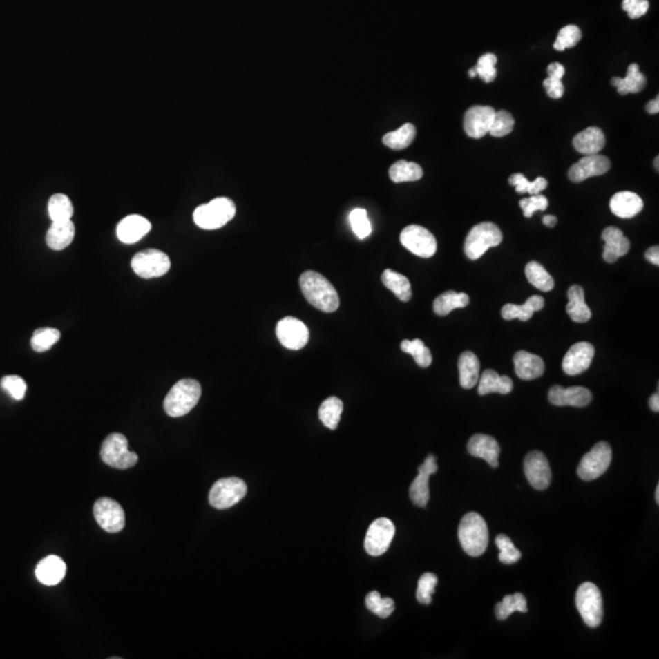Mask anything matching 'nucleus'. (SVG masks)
Segmentation results:
<instances>
[{"instance_id": "obj_1", "label": "nucleus", "mask_w": 659, "mask_h": 659, "mask_svg": "<svg viewBox=\"0 0 659 659\" xmlns=\"http://www.w3.org/2000/svg\"><path fill=\"white\" fill-rule=\"evenodd\" d=\"M299 286L308 303L321 312L334 313L340 307L338 293L319 272H303L299 278Z\"/></svg>"}, {"instance_id": "obj_2", "label": "nucleus", "mask_w": 659, "mask_h": 659, "mask_svg": "<svg viewBox=\"0 0 659 659\" xmlns=\"http://www.w3.org/2000/svg\"><path fill=\"white\" fill-rule=\"evenodd\" d=\"M458 537L466 555L480 557L488 546V528L480 514L470 512L461 519L458 528Z\"/></svg>"}, {"instance_id": "obj_3", "label": "nucleus", "mask_w": 659, "mask_h": 659, "mask_svg": "<svg viewBox=\"0 0 659 659\" xmlns=\"http://www.w3.org/2000/svg\"><path fill=\"white\" fill-rule=\"evenodd\" d=\"M202 396V386L197 380L183 379L176 382L164 401V409L170 417L180 418L197 405Z\"/></svg>"}, {"instance_id": "obj_4", "label": "nucleus", "mask_w": 659, "mask_h": 659, "mask_svg": "<svg viewBox=\"0 0 659 659\" xmlns=\"http://www.w3.org/2000/svg\"><path fill=\"white\" fill-rule=\"evenodd\" d=\"M236 215V205L231 199L220 197L194 210L195 225L204 230H216L225 226Z\"/></svg>"}, {"instance_id": "obj_5", "label": "nucleus", "mask_w": 659, "mask_h": 659, "mask_svg": "<svg viewBox=\"0 0 659 659\" xmlns=\"http://www.w3.org/2000/svg\"><path fill=\"white\" fill-rule=\"evenodd\" d=\"M502 238V232L493 222H481L474 226L466 236V256L470 260H477L492 247L499 246Z\"/></svg>"}, {"instance_id": "obj_6", "label": "nucleus", "mask_w": 659, "mask_h": 659, "mask_svg": "<svg viewBox=\"0 0 659 659\" xmlns=\"http://www.w3.org/2000/svg\"><path fill=\"white\" fill-rule=\"evenodd\" d=\"M576 608L587 627L597 628L603 619V601L600 589L592 582H584L577 589Z\"/></svg>"}, {"instance_id": "obj_7", "label": "nucleus", "mask_w": 659, "mask_h": 659, "mask_svg": "<svg viewBox=\"0 0 659 659\" xmlns=\"http://www.w3.org/2000/svg\"><path fill=\"white\" fill-rule=\"evenodd\" d=\"M100 457L105 464L116 469H128L138 461V455L128 450V442L122 434H111L104 439Z\"/></svg>"}, {"instance_id": "obj_8", "label": "nucleus", "mask_w": 659, "mask_h": 659, "mask_svg": "<svg viewBox=\"0 0 659 659\" xmlns=\"http://www.w3.org/2000/svg\"><path fill=\"white\" fill-rule=\"evenodd\" d=\"M612 461V448L607 442H598L586 453L577 466V475L584 481L596 480L603 475Z\"/></svg>"}, {"instance_id": "obj_9", "label": "nucleus", "mask_w": 659, "mask_h": 659, "mask_svg": "<svg viewBox=\"0 0 659 659\" xmlns=\"http://www.w3.org/2000/svg\"><path fill=\"white\" fill-rule=\"evenodd\" d=\"M247 493L246 482L238 477H225L215 482L209 492V503L216 509H227L242 501Z\"/></svg>"}, {"instance_id": "obj_10", "label": "nucleus", "mask_w": 659, "mask_h": 659, "mask_svg": "<svg viewBox=\"0 0 659 659\" xmlns=\"http://www.w3.org/2000/svg\"><path fill=\"white\" fill-rule=\"evenodd\" d=\"M132 270L142 278H154L164 276L171 267L168 254L157 249L140 251L132 258Z\"/></svg>"}, {"instance_id": "obj_11", "label": "nucleus", "mask_w": 659, "mask_h": 659, "mask_svg": "<svg viewBox=\"0 0 659 659\" xmlns=\"http://www.w3.org/2000/svg\"><path fill=\"white\" fill-rule=\"evenodd\" d=\"M401 243L420 258H431L437 251L434 236L423 226L409 225L401 232Z\"/></svg>"}, {"instance_id": "obj_12", "label": "nucleus", "mask_w": 659, "mask_h": 659, "mask_svg": "<svg viewBox=\"0 0 659 659\" xmlns=\"http://www.w3.org/2000/svg\"><path fill=\"white\" fill-rule=\"evenodd\" d=\"M396 534L394 524L388 518H379L367 528L364 547L369 555L379 557L388 551Z\"/></svg>"}, {"instance_id": "obj_13", "label": "nucleus", "mask_w": 659, "mask_h": 659, "mask_svg": "<svg viewBox=\"0 0 659 659\" xmlns=\"http://www.w3.org/2000/svg\"><path fill=\"white\" fill-rule=\"evenodd\" d=\"M276 336L283 347L292 351H298L308 343L309 330L303 321L287 316L278 321Z\"/></svg>"}, {"instance_id": "obj_14", "label": "nucleus", "mask_w": 659, "mask_h": 659, "mask_svg": "<svg viewBox=\"0 0 659 659\" xmlns=\"http://www.w3.org/2000/svg\"><path fill=\"white\" fill-rule=\"evenodd\" d=\"M93 512L97 523L105 531L115 534L125 528V512L114 499L99 498L95 502Z\"/></svg>"}, {"instance_id": "obj_15", "label": "nucleus", "mask_w": 659, "mask_h": 659, "mask_svg": "<svg viewBox=\"0 0 659 659\" xmlns=\"http://www.w3.org/2000/svg\"><path fill=\"white\" fill-rule=\"evenodd\" d=\"M524 471L528 481L535 490L544 491L549 486L552 472L549 468L548 459L542 452L534 450L525 457Z\"/></svg>"}, {"instance_id": "obj_16", "label": "nucleus", "mask_w": 659, "mask_h": 659, "mask_svg": "<svg viewBox=\"0 0 659 659\" xmlns=\"http://www.w3.org/2000/svg\"><path fill=\"white\" fill-rule=\"evenodd\" d=\"M437 469L439 468L436 463V457L432 455H428L424 464L419 466L418 476L415 477V480L409 488L410 499L417 507L424 508L429 503V479L430 476L437 471Z\"/></svg>"}, {"instance_id": "obj_17", "label": "nucleus", "mask_w": 659, "mask_h": 659, "mask_svg": "<svg viewBox=\"0 0 659 659\" xmlns=\"http://www.w3.org/2000/svg\"><path fill=\"white\" fill-rule=\"evenodd\" d=\"M609 169H611V162L607 157L600 155V154L585 155L569 169L568 176L573 182L579 183L585 181L587 178L604 175L609 171Z\"/></svg>"}, {"instance_id": "obj_18", "label": "nucleus", "mask_w": 659, "mask_h": 659, "mask_svg": "<svg viewBox=\"0 0 659 659\" xmlns=\"http://www.w3.org/2000/svg\"><path fill=\"white\" fill-rule=\"evenodd\" d=\"M595 356V347L589 342H579L571 345L563 359V372L566 375L575 376L586 372L591 365Z\"/></svg>"}, {"instance_id": "obj_19", "label": "nucleus", "mask_w": 659, "mask_h": 659, "mask_svg": "<svg viewBox=\"0 0 659 659\" xmlns=\"http://www.w3.org/2000/svg\"><path fill=\"white\" fill-rule=\"evenodd\" d=\"M496 110L491 106L475 105L468 110L464 116V130L471 138H482L486 136L491 128L492 121Z\"/></svg>"}, {"instance_id": "obj_20", "label": "nucleus", "mask_w": 659, "mask_h": 659, "mask_svg": "<svg viewBox=\"0 0 659 659\" xmlns=\"http://www.w3.org/2000/svg\"><path fill=\"white\" fill-rule=\"evenodd\" d=\"M548 401L557 407H586L592 401L590 390L581 386L564 388L562 386H553L549 390Z\"/></svg>"}, {"instance_id": "obj_21", "label": "nucleus", "mask_w": 659, "mask_h": 659, "mask_svg": "<svg viewBox=\"0 0 659 659\" xmlns=\"http://www.w3.org/2000/svg\"><path fill=\"white\" fill-rule=\"evenodd\" d=\"M468 452L472 457L486 461L492 468H497L499 466L498 458L501 453V447L492 436L482 434H474L468 442Z\"/></svg>"}, {"instance_id": "obj_22", "label": "nucleus", "mask_w": 659, "mask_h": 659, "mask_svg": "<svg viewBox=\"0 0 659 659\" xmlns=\"http://www.w3.org/2000/svg\"><path fill=\"white\" fill-rule=\"evenodd\" d=\"M152 229V224L149 220L143 218L141 215H128L125 219L121 220L116 229L117 238L122 243L132 245L142 240Z\"/></svg>"}, {"instance_id": "obj_23", "label": "nucleus", "mask_w": 659, "mask_h": 659, "mask_svg": "<svg viewBox=\"0 0 659 659\" xmlns=\"http://www.w3.org/2000/svg\"><path fill=\"white\" fill-rule=\"evenodd\" d=\"M602 240L604 242L602 256L609 264L617 262L620 256L628 254L630 249V241L618 227L609 226L607 229H604L602 232Z\"/></svg>"}, {"instance_id": "obj_24", "label": "nucleus", "mask_w": 659, "mask_h": 659, "mask_svg": "<svg viewBox=\"0 0 659 659\" xmlns=\"http://www.w3.org/2000/svg\"><path fill=\"white\" fill-rule=\"evenodd\" d=\"M66 574V564L58 555H48L36 568V577L46 586H55L63 581Z\"/></svg>"}, {"instance_id": "obj_25", "label": "nucleus", "mask_w": 659, "mask_h": 659, "mask_svg": "<svg viewBox=\"0 0 659 659\" xmlns=\"http://www.w3.org/2000/svg\"><path fill=\"white\" fill-rule=\"evenodd\" d=\"M609 207L613 214L618 218L630 219L644 209V200L633 192L622 191L613 195Z\"/></svg>"}, {"instance_id": "obj_26", "label": "nucleus", "mask_w": 659, "mask_h": 659, "mask_svg": "<svg viewBox=\"0 0 659 659\" xmlns=\"http://www.w3.org/2000/svg\"><path fill=\"white\" fill-rule=\"evenodd\" d=\"M514 367H515L517 376L526 381L542 376L544 372V363L542 358L526 351H519L515 353Z\"/></svg>"}, {"instance_id": "obj_27", "label": "nucleus", "mask_w": 659, "mask_h": 659, "mask_svg": "<svg viewBox=\"0 0 659 659\" xmlns=\"http://www.w3.org/2000/svg\"><path fill=\"white\" fill-rule=\"evenodd\" d=\"M573 144L576 152L584 155H593L601 152L606 146V136L601 128L589 127L574 137Z\"/></svg>"}, {"instance_id": "obj_28", "label": "nucleus", "mask_w": 659, "mask_h": 659, "mask_svg": "<svg viewBox=\"0 0 659 659\" xmlns=\"http://www.w3.org/2000/svg\"><path fill=\"white\" fill-rule=\"evenodd\" d=\"M75 238V225L71 220L54 221L48 230L46 241L52 251H63Z\"/></svg>"}, {"instance_id": "obj_29", "label": "nucleus", "mask_w": 659, "mask_h": 659, "mask_svg": "<svg viewBox=\"0 0 659 659\" xmlns=\"http://www.w3.org/2000/svg\"><path fill=\"white\" fill-rule=\"evenodd\" d=\"M459 382L466 390L475 388L480 379V361L472 352H464L458 359Z\"/></svg>"}, {"instance_id": "obj_30", "label": "nucleus", "mask_w": 659, "mask_h": 659, "mask_svg": "<svg viewBox=\"0 0 659 659\" xmlns=\"http://www.w3.org/2000/svg\"><path fill=\"white\" fill-rule=\"evenodd\" d=\"M513 381L512 379L506 375H499L497 372L487 369L482 372L479 382V388L477 392L480 396L490 394V393H501V394H508L512 392Z\"/></svg>"}, {"instance_id": "obj_31", "label": "nucleus", "mask_w": 659, "mask_h": 659, "mask_svg": "<svg viewBox=\"0 0 659 659\" xmlns=\"http://www.w3.org/2000/svg\"><path fill=\"white\" fill-rule=\"evenodd\" d=\"M568 305H566V314L571 316V319L574 323H586L591 319L592 313L589 305L585 302V293L584 289L577 285H574L569 288L568 291Z\"/></svg>"}, {"instance_id": "obj_32", "label": "nucleus", "mask_w": 659, "mask_h": 659, "mask_svg": "<svg viewBox=\"0 0 659 659\" xmlns=\"http://www.w3.org/2000/svg\"><path fill=\"white\" fill-rule=\"evenodd\" d=\"M544 307V299L541 296H531L530 298L522 304H506L502 308V318L504 320L519 319L522 321H528L535 312H539Z\"/></svg>"}, {"instance_id": "obj_33", "label": "nucleus", "mask_w": 659, "mask_h": 659, "mask_svg": "<svg viewBox=\"0 0 659 659\" xmlns=\"http://www.w3.org/2000/svg\"><path fill=\"white\" fill-rule=\"evenodd\" d=\"M646 77L642 73H640L638 64H631L628 68V73L624 79L613 77L612 84L618 89L619 95H625L628 93H638L646 86Z\"/></svg>"}, {"instance_id": "obj_34", "label": "nucleus", "mask_w": 659, "mask_h": 659, "mask_svg": "<svg viewBox=\"0 0 659 659\" xmlns=\"http://www.w3.org/2000/svg\"><path fill=\"white\" fill-rule=\"evenodd\" d=\"M469 303L470 298L466 293L446 291L434 299V312L439 316H445L455 309L466 308Z\"/></svg>"}, {"instance_id": "obj_35", "label": "nucleus", "mask_w": 659, "mask_h": 659, "mask_svg": "<svg viewBox=\"0 0 659 659\" xmlns=\"http://www.w3.org/2000/svg\"><path fill=\"white\" fill-rule=\"evenodd\" d=\"M382 283L385 287L394 293V296L402 302H408L412 298V286L410 281L399 272L393 271L391 269L385 270L382 274Z\"/></svg>"}, {"instance_id": "obj_36", "label": "nucleus", "mask_w": 659, "mask_h": 659, "mask_svg": "<svg viewBox=\"0 0 659 659\" xmlns=\"http://www.w3.org/2000/svg\"><path fill=\"white\" fill-rule=\"evenodd\" d=\"M390 178L394 183L414 182L423 178V168L417 162L398 160L390 168Z\"/></svg>"}, {"instance_id": "obj_37", "label": "nucleus", "mask_w": 659, "mask_h": 659, "mask_svg": "<svg viewBox=\"0 0 659 659\" xmlns=\"http://www.w3.org/2000/svg\"><path fill=\"white\" fill-rule=\"evenodd\" d=\"M415 136H417V128L413 124L408 122V124H404L402 127H399L396 131L386 133L382 138V142L385 146L391 148L393 151H402L413 143Z\"/></svg>"}, {"instance_id": "obj_38", "label": "nucleus", "mask_w": 659, "mask_h": 659, "mask_svg": "<svg viewBox=\"0 0 659 659\" xmlns=\"http://www.w3.org/2000/svg\"><path fill=\"white\" fill-rule=\"evenodd\" d=\"M525 276L528 283L542 292H549L555 287V280L539 262H528L525 267Z\"/></svg>"}, {"instance_id": "obj_39", "label": "nucleus", "mask_w": 659, "mask_h": 659, "mask_svg": "<svg viewBox=\"0 0 659 659\" xmlns=\"http://www.w3.org/2000/svg\"><path fill=\"white\" fill-rule=\"evenodd\" d=\"M342 410H343V403L340 398L329 397L325 399L319 408V418L321 423L330 430H335L340 423Z\"/></svg>"}, {"instance_id": "obj_40", "label": "nucleus", "mask_w": 659, "mask_h": 659, "mask_svg": "<svg viewBox=\"0 0 659 659\" xmlns=\"http://www.w3.org/2000/svg\"><path fill=\"white\" fill-rule=\"evenodd\" d=\"M514 612H528V602L523 593H514L504 596L502 602L496 606V617L498 620H506Z\"/></svg>"}, {"instance_id": "obj_41", "label": "nucleus", "mask_w": 659, "mask_h": 659, "mask_svg": "<svg viewBox=\"0 0 659 659\" xmlns=\"http://www.w3.org/2000/svg\"><path fill=\"white\" fill-rule=\"evenodd\" d=\"M48 213L54 221H66L71 220L73 215V205L68 195L63 193L54 194L48 203Z\"/></svg>"}, {"instance_id": "obj_42", "label": "nucleus", "mask_w": 659, "mask_h": 659, "mask_svg": "<svg viewBox=\"0 0 659 659\" xmlns=\"http://www.w3.org/2000/svg\"><path fill=\"white\" fill-rule=\"evenodd\" d=\"M401 350H402L404 353L412 354L414 361H415V363H417L420 367H428V366L431 365V363H432V354H431V352H430L429 348L425 345L424 342L421 340H419V338L413 341H403L402 343H401Z\"/></svg>"}, {"instance_id": "obj_43", "label": "nucleus", "mask_w": 659, "mask_h": 659, "mask_svg": "<svg viewBox=\"0 0 659 659\" xmlns=\"http://www.w3.org/2000/svg\"><path fill=\"white\" fill-rule=\"evenodd\" d=\"M509 183L515 187L517 193H528L531 195L539 194L542 191L547 189L548 182L544 178H537L535 181H528V178L524 176L523 173H514L509 178Z\"/></svg>"}, {"instance_id": "obj_44", "label": "nucleus", "mask_w": 659, "mask_h": 659, "mask_svg": "<svg viewBox=\"0 0 659 659\" xmlns=\"http://www.w3.org/2000/svg\"><path fill=\"white\" fill-rule=\"evenodd\" d=\"M366 608L370 612L376 614L377 617L388 618L394 611V601L392 598H382L381 595L377 591H372L367 593L365 598Z\"/></svg>"}, {"instance_id": "obj_45", "label": "nucleus", "mask_w": 659, "mask_h": 659, "mask_svg": "<svg viewBox=\"0 0 659 659\" xmlns=\"http://www.w3.org/2000/svg\"><path fill=\"white\" fill-rule=\"evenodd\" d=\"M60 340V331L57 329H38L35 331L32 336L31 345L32 348L38 353H42L52 348Z\"/></svg>"}, {"instance_id": "obj_46", "label": "nucleus", "mask_w": 659, "mask_h": 659, "mask_svg": "<svg viewBox=\"0 0 659 659\" xmlns=\"http://www.w3.org/2000/svg\"><path fill=\"white\" fill-rule=\"evenodd\" d=\"M496 64H497V57L495 54H492V52L484 54L482 57L479 58L477 64L474 68H475L476 76H479L486 84L495 81L496 76H497Z\"/></svg>"}, {"instance_id": "obj_47", "label": "nucleus", "mask_w": 659, "mask_h": 659, "mask_svg": "<svg viewBox=\"0 0 659 659\" xmlns=\"http://www.w3.org/2000/svg\"><path fill=\"white\" fill-rule=\"evenodd\" d=\"M514 125H515V121L512 114L506 110H499L495 113V117L492 121L491 128L488 133L493 137L507 136L513 131Z\"/></svg>"}, {"instance_id": "obj_48", "label": "nucleus", "mask_w": 659, "mask_h": 659, "mask_svg": "<svg viewBox=\"0 0 659 659\" xmlns=\"http://www.w3.org/2000/svg\"><path fill=\"white\" fill-rule=\"evenodd\" d=\"M350 224H351L352 230L359 240H364L372 233V224L367 218L365 209L356 208L352 210L350 214Z\"/></svg>"}, {"instance_id": "obj_49", "label": "nucleus", "mask_w": 659, "mask_h": 659, "mask_svg": "<svg viewBox=\"0 0 659 659\" xmlns=\"http://www.w3.org/2000/svg\"><path fill=\"white\" fill-rule=\"evenodd\" d=\"M581 36L582 35L579 27L575 25H568L560 30L553 48L558 52H563L568 48L575 47L576 44L580 42Z\"/></svg>"}, {"instance_id": "obj_50", "label": "nucleus", "mask_w": 659, "mask_h": 659, "mask_svg": "<svg viewBox=\"0 0 659 659\" xmlns=\"http://www.w3.org/2000/svg\"><path fill=\"white\" fill-rule=\"evenodd\" d=\"M496 546L501 551L499 560L503 564H514L522 558L520 551L514 546L512 539H509L507 535H498L496 537Z\"/></svg>"}, {"instance_id": "obj_51", "label": "nucleus", "mask_w": 659, "mask_h": 659, "mask_svg": "<svg viewBox=\"0 0 659 659\" xmlns=\"http://www.w3.org/2000/svg\"><path fill=\"white\" fill-rule=\"evenodd\" d=\"M437 582H439L437 576L432 573H425L424 575L419 579L417 600L421 604H430L432 602V595H434Z\"/></svg>"}, {"instance_id": "obj_52", "label": "nucleus", "mask_w": 659, "mask_h": 659, "mask_svg": "<svg viewBox=\"0 0 659 659\" xmlns=\"http://www.w3.org/2000/svg\"><path fill=\"white\" fill-rule=\"evenodd\" d=\"M1 388L4 391L9 393L11 397L15 401H21L25 397L27 391V385L25 380L16 375H9V376L1 379Z\"/></svg>"}, {"instance_id": "obj_53", "label": "nucleus", "mask_w": 659, "mask_h": 659, "mask_svg": "<svg viewBox=\"0 0 659 659\" xmlns=\"http://www.w3.org/2000/svg\"><path fill=\"white\" fill-rule=\"evenodd\" d=\"M519 204L523 209L524 216L531 218L537 210L544 211L548 208V199L541 193L535 194V195H531L530 198L522 199Z\"/></svg>"}, {"instance_id": "obj_54", "label": "nucleus", "mask_w": 659, "mask_h": 659, "mask_svg": "<svg viewBox=\"0 0 659 659\" xmlns=\"http://www.w3.org/2000/svg\"><path fill=\"white\" fill-rule=\"evenodd\" d=\"M649 8V3L647 0H622V10L628 12L630 19H638L646 15Z\"/></svg>"}, {"instance_id": "obj_55", "label": "nucleus", "mask_w": 659, "mask_h": 659, "mask_svg": "<svg viewBox=\"0 0 659 659\" xmlns=\"http://www.w3.org/2000/svg\"><path fill=\"white\" fill-rule=\"evenodd\" d=\"M544 86L547 90V95L552 99H560L564 95V84L562 82V79L547 77L544 81Z\"/></svg>"}, {"instance_id": "obj_56", "label": "nucleus", "mask_w": 659, "mask_h": 659, "mask_svg": "<svg viewBox=\"0 0 659 659\" xmlns=\"http://www.w3.org/2000/svg\"><path fill=\"white\" fill-rule=\"evenodd\" d=\"M547 73H548V77H551V79H562L564 76L565 68L560 63L549 64L548 68H547Z\"/></svg>"}, {"instance_id": "obj_57", "label": "nucleus", "mask_w": 659, "mask_h": 659, "mask_svg": "<svg viewBox=\"0 0 659 659\" xmlns=\"http://www.w3.org/2000/svg\"><path fill=\"white\" fill-rule=\"evenodd\" d=\"M646 259L649 260V262H652L656 267L659 265V248L658 246L651 247L649 249H647L646 251Z\"/></svg>"}, {"instance_id": "obj_58", "label": "nucleus", "mask_w": 659, "mask_h": 659, "mask_svg": "<svg viewBox=\"0 0 659 659\" xmlns=\"http://www.w3.org/2000/svg\"><path fill=\"white\" fill-rule=\"evenodd\" d=\"M646 109L649 111V114H658L659 111V97H657L656 99L651 100L649 102V104L646 106Z\"/></svg>"}, {"instance_id": "obj_59", "label": "nucleus", "mask_w": 659, "mask_h": 659, "mask_svg": "<svg viewBox=\"0 0 659 659\" xmlns=\"http://www.w3.org/2000/svg\"><path fill=\"white\" fill-rule=\"evenodd\" d=\"M649 408L652 409L656 413L659 412V394L658 392L654 393L649 398Z\"/></svg>"}, {"instance_id": "obj_60", "label": "nucleus", "mask_w": 659, "mask_h": 659, "mask_svg": "<svg viewBox=\"0 0 659 659\" xmlns=\"http://www.w3.org/2000/svg\"><path fill=\"white\" fill-rule=\"evenodd\" d=\"M558 222V219L555 215H546L544 216V224L547 226V227H555Z\"/></svg>"}, {"instance_id": "obj_61", "label": "nucleus", "mask_w": 659, "mask_h": 659, "mask_svg": "<svg viewBox=\"0 0 659 659\" xmlns=\"http://www.w3.org/2000/svg\"><path fill=\"white\" fill-rule=\"evenodd\" d=\"M469 76H470L471 79H474V77H475L476 76L475 68H471L470 71H469Z\"/></svg>"}, {"instance_id": "obj_62", "label": "nucleus", "mask_w": 659, "mask_h": 659, "mask_svg": "<svg viewBox=\"0 0 659 659\" xmlns=\"http://www.w3.org/2000/svg\"><path fill=\"white\" fill-rule=\"evenodd\" d=\"M656 502L659 503V485L656 488Z\"/></svg>"}, {"instance_id": "obj_63", "label": "nucleus", "mask_w": 659, "mask_h": 659, "mask_svg": "<svg viewBox=\"0 0 659 659\" xmlns=\"http://www.w3.org/2000/svg\"><path fill=\"white\" fill-rule=\"evenodd\" d=\"M658 160H659V157H656V160H654V162H654V165H656V170H658V169H659V168H658Z\"/></svg>"}]
</instances>
